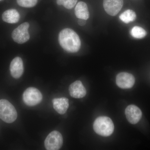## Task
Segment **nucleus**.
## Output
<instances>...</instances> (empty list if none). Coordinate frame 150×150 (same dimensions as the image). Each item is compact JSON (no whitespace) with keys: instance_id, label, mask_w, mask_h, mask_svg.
I'll use <instances>...</instances> for the list:
<instances>
[{"instance_id":"obj_10","label":"nucleus","mask_w":150,"mask_h":150,"mask_svg":"<svg viewBox=\"0 0 150 150\" xmlns=\"http://www.w3.org/2000/svg\"><path fill=\"white\" fill-rule=\"evenodd\" d=\"M11 75L15 79H19L24 71L23 62L20 57L14 58L11 62L10 66Z\"/></svg>"},{"instance_id":"obj_12","label":"nucleus","mask_w":150,"mask_h":150,"mask_svg":"<svg viewBox=\"0 0 150 150\" xmlns=\"http://www.w3.org/2000/svg\"><path fill=\"white\" fill-rule=\"evenodd\" d=\"M53 107L55 110L60 114H64L69 107V100L67 98H54L52 100Z\"/></svg>"},{"instance_id":"obj_13","label":"nucleus","mask_w":150,"mask_h":150,"mask_svg":"<svg viewBox=\"0 0 150 150\" xmlns=\"http://www.w3.org/2000/svg\"><path fill=\"white\" fill-rule=\"evenodd\" d=\"M2 18L3 21L9 23H15L18 22L20 15L18 11L14 9H11L4 12Z\"/></svg>"},{"instance_id":"obj_14","label":"nucleus","mask_w":150,"mask_h":150,"mask_svg":"<svg viewBox=\"0 0 150 150\" xmlns=\"http://www.w3.org/2000/svg\"><path fill=\"white\" fill-rule=\"evenodd\" d=\"M76 16L79 19L87 20L89 18L88 8L85 3L80 1L77 4L75 8Z\"/></svg>"},{"instance_id":"obj_2","label":"nucleus","mask_w":150,"mask_h":150,"mask_svg":"<svg viewBox=\"0 0 150 150\" xmlns=\"http://www.w3.org/2000/svg\"><path fill=\"white\" fill-rule=\"evenodd\" d=\"M94 131L100 136L107 137L113 133L114 124L112 120L107 116H100L96 118L93 124Z\"/></svg>"},{"instance_id":"obj_15","label":"nucleus","mask_w":150,"mask_h":150,"mask_svg":"<svg viewBox=\"0 0 150 150\" xmlns=\"http://www.w3.org/2000/svg\"><path fill=\"white\" fill-rule=\"evenodd\" d=\"M120 19L125 23H129L135 20L137 15L135 12L131 10H127L119 16Z\"/></svg>"},{"instance_id":"obj_18","label":"nucleus","mask_w":150,"mask_h":150,"mask_svg":"<svg viewBox=\"0 0 150 150\" xmlns=\"http://www.w3.org/2000/svg\"><path fill=\"white\" fill-rule=\"evenodd\" d=\"M38 0H17L19 6L24 8H31L35 6Z\"/></svg>"},{"instance_id":"obj_16","label":"nucleus","mask_w":150,"mask_h":150,"mask_svg":"<svg viewBox=\"0 0 150 150\" xmlns=\"http://www.w3.org/2000/svg\"><path fill=\"white\" fill-rule=\"evenodd\" d=\"M131 35L136 38H142L145 37L147 34L146 30L139 26H134L131 30Z\"/></svg>"},{"instance_id":"obj_4","label":"nucleus","mask_w":150,"mask_h":150,"mask_svg":"<svg viewBox=\"0 0 150 150\" xmlns=\"http://www.w3.org/2000/svg\"><path fill=\"white\" fill-rule=\"evenodd\" d=\"M63 144V138L62 134L59 131L51 132L46 137L44 142L45 148L48 150H58L62 147Z\"/></svg>"},{"instance_id":"obj_3","label":"nucleus","mask_w":150,"mask_h":150,"mask_svg":"<svg viewBox=\"0 0 150 150\" xmlns=\"http://www.w3.org/2000/svg\"><path fill=\"white\" fill-rule=\"evenodd\" d=\"M17 112L13 105L5 99L0 100V118L7 123L15 121Z\"/></svg>"},{"instance_id":"obj_19","label":"nucleus","mask_w":150,"mask_h":150,"mask_svg":"<svg viewBox=\"0 0 150 150\" xmlns=\"http://www.w3.org/2000/svg\"><path fill=\"white\" fill-rule=\"evenodd\" d=\"M86 23V21L85 20L82 19H79L78 20V23L81 26H83L85 25Z\"/></svg>"},{"instance_id":"obj_7","label":"nucleus","mask_w":150,"mask_h":150,"mask_svg":"<svg viewBox=\"0 0 150 150\" xmlns=\"http://www.w3.org/2000/svg\"><path fill=\"white\" fill-rule=\"evenodd\" d=\"M135 82L134 76L129 73L121 72L116 76V84L121 88H131L134 86Z\"/></svg>"},{"instance_id":"obj_1","label":"nucleus","mask_w":150,"mask_h":150,"mask_svg":"<svg viewBox=\"0 0 150 150\" xmlns=\"http://www.w3.org/2000/svg\"><path fill=\"white\" fill-rule=\"evenodd\" d=\"M59 41L61 47L69 53H76L80 49V38L74 30L70 28H65L60 32Z\"/></svg>"},{"instance_id":"obj_20","label":"nucleus","mask_w":150,"mask_h":150,"mask_svg":"<svg viewBox=\"0 0 150 150\" xmlns=\"http://www.w3.org/2000/svg\"><path fill=\"white\" fill-rule=\"evenodd\" d=\"M2 1V0H0V1Z\"/></svg>"},{"instance_id":"obj_9","label":"nucleus","mask_w":150,"mask_h":150,"mask_svg":"<svg viewBox=\"0 0 150 150\" xmlns=\"http://www.w3.org/2000/svg\"><path fill=\"white\" fill-rule=\"evenodd\" d=\"M125 115L129 123L136 124L141 120L142 113L139 107L134 105H130L125 110Z\"/></svg>"},{"instance_id":"obj_11","label":"nucleus","mask_w":150,"mask_h":150,"mask_svg":"<svg viewBox=\"0 0 150 150\" xmlns=\"http://www.w3.org/2000/svg\"><path fill=\"white\" fill-rule=\"evenodd\" d=\"M69 91L71 96L75 98H81L85 96L86 90L81 82L76 81L70 85Z\"/></svg>"},{"instance_id":"obj_6","label":"nucleus","mask_w":150,"mask_h":150,"mask_svg":"<svg viewBox=\"0 0 150 150\" xmlns=\"http://www.w3.org/2000/svg\"><path fill=\"white\" fill-rule=\"evenodd\" d=\"M29 26V23L25 22L14 30L12 33V38L14 41L18 44H23L28 41L30 39L28 31Z\"/></svg>"},{"instance_id":"obj_17","label":"nucleus","mask_w":150,"mask_h":150,"mask_svg":"<svg viewBox=\"0 0 150 150\" xmlns=\"http://www.w3.org/2000/svg\"><path fill=\"white\" fill-rule=\"evenodd\" d=\"M78 0H57L58 5L63 6L65 8L71 9L75 6Z\"/></svg>"},{"instance_id":"obj_8","label":"nucleus","mask_w":150,"mask_h":150,"mask_svg":"<svg viewBox=\"0 0 150 150\" xmlns=\"http://www.w3.org/2000/svg\"><path fill=\"white\" fill-rule=\"evenodd\" d=\"M123 4V0H103L105 11L111 16H116L122 8Z\"/></svg>"},{"instance_id":"obj_5","label":"nucleus","mask_w":150,"mask_h":150,"mask_svg":"<svg viewBox=\"0 0 150 150\" xmlns=\"http://www.w3.org/2000/svg\"><path fill=\"white\" fill-rule=\"evenodd\" d=\"M23 101L28 106L39 104L42 100V95L38 89L30 87L25 90L23 95Z\"/></svg>"}]
</instances>
